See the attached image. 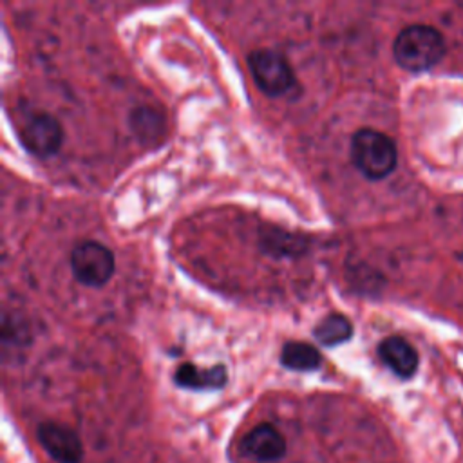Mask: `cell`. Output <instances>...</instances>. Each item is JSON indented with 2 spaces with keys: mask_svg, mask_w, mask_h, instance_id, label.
<instances>
[{
  "mask_svg": "<svg viewBox=\"0 0 463 463\" xmlns=\"http://www.w3.org/2000/svg\"><path fill=\"white\" fill-rule=\"evenodd\" d=\"M392 56L403 71L425 72L445 56V38L432 25H407L394 38Z\"/></svg>",
  "mask_w": 463,
  "mask_h": 463,
  "instance_id": "obj_1",
  "label": "cell"
},
{
  "mask_svg": "<svg viewBox=\"0 0 463 463\" xmlns=\"http://www.w3.org/2000/svg\"><path fill=\"white\" fill-rule=\"evenodd\" d=\"M349 157L365 179L382 181L394 172L398 165V148L385 132L362 127L351 136Z\"/></svg>",
  "mask_w": 463,
  "mask_h": 463,
  "instance_id": "obj_2",
  "label": "cell"
},
{
  "mask_svg": "<svg viewBox=\"0 0 463 463\" xmlns=\"http://www.w3.org/2000/svg\"><path fill=\"white\" fill-rule=\"evenodd\" d=\"M74 279L89 288L105 286L116 269V259L109 246L98 241H80L69 255Z\"/></svg>",
  "mask_w": 463,
  "mask_h": 463,
  "instance_id": "obj_3",
  "label": "cell"
},
{
  "mask_svg": "<svg viewBox=\"0 0 463 463\" xmlns=\"http://www.w3.org/2000/svg\"><path fill=\"white\" fill-rule=\"evenodd\" d=\"M246 61L251 78L266 96H284L295 87V72L280 52L266 47L253 49Z\"/></svg>",
  "mask_w": 463,
  "mask_h": 463,
  "instance_id": "obj_4",
  "label": "cell"
},
{
  "mask_svg": "<svg viewBox=\"0 0 463 463\" xmlns=\"http://www.w3.org/2000/svg\"><path fill=\"white\" fill-rule=\"evenodd\" d=\"M18 136L22 145L33 156L45 159L60 150L63 141V128L60 121L49 112H33L24 119Z\"/></svg>",
  "mask_w": 463,
  "mask_h": 463,
  "instance_id": "obj_5",
  "label": "cell"
},
{
  "mask_svg": "<svg viewBox=\"0 0 463 463\" xmlns=\"http://www.w3.org/2000/svg\"><path fill=\"white\" fill-rule=\"evenodd\" d=\"M42 449L56 463H81L85 456L83 443L76 430L58 421H43L36 430Z\"/></svg>",
  "mask_w": 463,
  "mask_h": 463,
  "instance_id": "obj_6",
  "label": "cell"
},
{
  "mask_svg": "<svg viewBox=\"0 0 463 463\" xmlns=\"http://www.w3.org/2000/svg\"><path fill=\"white\" fill-rule=\"evenodd\" d=\"M241 449L248 458L259 463H273L286 456L288 445L286 438L275 425L260 423L244 436Z\"/></svg>",
  "mask_w": 463,
  "mask_h": 463,
  "instance_id": "obj_7",
  "label": "cell"
},
{
  "mask_svg": "<svg viewBox=\"0 0 463 463\" xmlns=\"http://www.w3.org/2000/svg\"><path fill=\"white\" fill-rule=\"evenodd\" d=\"M378 356L402 380L412 378L420 365L418 351L398 335L385 336L378 344Z\"/></svg>",
  "mask_w": 463,
  "mask_h": 463,
  "instance_id": "obj_8",
  "label": "cell"
},
{
  "mask_svg": "<svg viewBox=\"0 0 463 463\" xmlns=\"http://www.w3.org/2000/svg\"><path fill=\"white\" fill-rule=\"evenodd\" d=\"M174 382L179 387L192 391H217L226 385L228 373L222 364L212 367H197L195 364L186 362L175 369Z\"/></svg>",
  "mask_w": 463,
  "mask_h": 463,
  "instance_id": "obj_9",
  "label": "cell"
},
{
  "mask_svg": "<svg viewBox=\"0 0 463 463\" xmlns=\"http://www.w3.org/2000/svg\"><path fill=\"white\" fill-rule=\"evenodd\" d=\"M128 125L136 139L143 145H157L161 143L166 127H165V116L150 105L136 107L128 114Z\"/></svg>",
  "mask_w": 463,
  "mask_h": 463,
  "instance_id": "obj_10",
  "label": "cell"
},
{
  "mask_svg": "<svg viewBox=\"0 0 463 463\" xmlns=\"http://www.w3.org/2000/svg\"><path fill=\"white\" fill-rule=\"evenodd\" d=\"M320 351L307 342L291 340L286 342L280 351V364L291 371H313L320 365Z\"/></svg>",
  "mask_w": 463,
  "mask_h": 463,
  "instance_id": "obj_11",
  "label": "cell"
},
{
  "mask_svg": "<svg viewBox=\"0 0 463 463\" xmlns=\"http://www.w3.org/2000/svg\"><path fill=\"white\" fill-rule=\"evenodd\" d=\"M313 335L322 345L335 347L353 336V322L342 313H329L315 326Z\"/></svg>",
  "mask_w": 463,
  "mask_h": 463,
  "instance_id": "obj_12",
  "label": "cell"
}]
</instances>
